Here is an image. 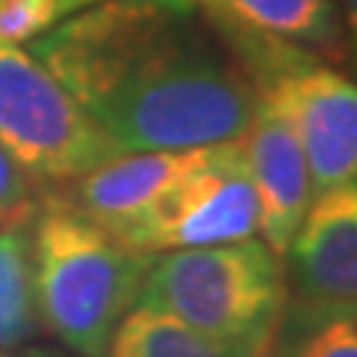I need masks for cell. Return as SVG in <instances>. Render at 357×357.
<instances>
[{
  "label": "cell",
  "instance_id": "obj_1",
  "mask_svg": "<svg viewBox=\"0 0 357 357\" xmlns=\"http://www.w3.org/2000/svg\"><path fill=\"white\" fill-rule=\"evenodd\" d=\"M191 0H98L30 51L126 152L241 140L256 96Z\"/></svg>",
  "mask_w": 357,
  "mask_h": 357
},
{
  "label": "cell",
  "instance_id": "obj_2",
  "mask_svg": "<svg viewBox=\"0 0 357 357\" xmlns=\"http://www.w3.org/2000/svg\"><path fill=\"white\" fill-rule=\"evenodd\" d=\"M137 304L236 357H271L289 312L286 268L262 238L152 253Z\"/></svg>",
  "mask_w": 357,
  "mask_h": 357
},
{
  "label": "cell",
  "instance_id": "obj_3",
  "mask_svg": "<svg viewBox=\"0 0 357 357\" xmlns=\"http://www.w3.org/2000/svg\"><path fill=\"white\" fill-rule=\"evenodd\" d=\"M149 253L86 218L66 197L33 215V283L39 321L77 357H102L137 304Z\"/></svg>",
  "mask_w": 357,
  "mask_h": 357
},
{
  "label": "cell",
  "instance_id": "obj_4",
  "mask_svg": "<svg viewBox=\"0 0 357 357\" xmlns=\"http://www.w3.org/2000/svg\"><path fill=\"white\" fill-rule=\"evenodd\" d=\"M218 27V24H215ZM241 60L256 102L271 107L292 134L312 176V188L357 178V81L295 42L253 30L218 27Z\"/></svg>",
  "mask_w": 357,
  "mask_h": 357
},
{
  "label": "cell",
  "instance_id": "obj_5",
  "mask_svg": "<svg viewBox=\"0 0 357 357\" xmlns=\"http://www.w3.org/2000/svg\"><path fill=\"white\" fill-rule=\"evenodd\" d=\"M0 146L42 182H75L126 152L24 45H0Z\"/></svg>",
  "mask_w": 357,
  "mask_h": 357
},
{
  "label": "cell",
  "instance_id": "obj_6",
  "mask_svg": "<svg viewBox=\"0 0 357 357\" xmlns=\"http://www.w3.org/2000/svg\"><path fill=\"white\" fill-rule=\"evenodd\" d=\"M259 232V203L241 140L203 146L199 161L164 194L149 218L128 236L140 253L211 248L253 238Z\"/></svg>",
  "mask_w": 357,
  "mask_h": 357
},
{
  "label": "cell",
  "instance_id": "obj_7",
  "mask_svg": "<svg viewBox=\"0 0 357 357\" xmlns=\"http://www.w3.org/2000/svg\"><path fill=\"white\" fill-rule=\"evenodd\" d=\"M283 256L298 307L357 304V178L312 194Z\"/></svg>",
  "mask_w": 357,
  "mask_h": 357
},
{
  "label": "cell",
  "instance_id": "obj_8",
  "mask_svg": "<svg viewBox=\"0 0 357 357\" xmlns=\"http://www.w3.org/2000/svg\"><path fill=\"white\" fill-rule=\"evenodd\" d=\"M199 155L203 146L122 152L119 158L69 182L72 191L66 199L86 218L102 223L107 232H114L119 241H128L164 194L199 161Z\"/></svg>",
  "mask_w": 357,
  "mask_h": 357
},
{
  "label": "cell",
  "instance_id": "obj_9",
  "mask_svg": "<svg viewBox=\"0 0 357 357\" xmlns=\"http://www.w3.org/2000/svg\"><path fill=\"white\" fill-rule=\"evenodd\" d=\"M241 146L259 203V236L283 259L316 194L304 149L292 128L262 102H256Z\"/></svg>",
  "mask_w": 357,
  "mask_h": 357
},
{
  "label": "cell",
  "instance_id": "obj_10",
  "mask_svg": "<svg viewBox=\"0 0 357 357\" xmlns=\"http://www.w3.org/2000/svg\"><path fill=\"white\" fill-rule=\"evenodd\" d=\"M69 15L98 0H66ZM211 24L253 30L310 48L325 57H342L345 36L333 0H191Z\"/></svg>",
  "mask_w": 357,
  "mask_h": 357
},
{
  "label": "cell",
  "instance_id": "obj_11",
  "mask_svg": "<svg viewBox=\"0 0 357 357\" xmlns=\"http://www.w3.org/2000/svg\"><path fill=\"white\" fill-rule=\"evenodd\" d=\"M39 328L33 283V211L0 220V351L15 349Z\"/></svg>",
  "mask_w": 357,
  "mask_h": 357
},
{
  "label": "cell",
  "instance_id": "obj_12",
  "mask_svg": "<svg viewBox=\"0 0 357 357\" xmlns=\"http://www.w3.org/2000/svg\"><path fill=\"white\" fill-rule=\"evenodd\" d=\"M102 357H236L164 312L134 304Z\"/></svg>",
  "mask_w": 357,
  "mask_h": 357
},
{
  "label": "cell",
  "instance_id": "obj_13",
  "mask_svg": "<svg viewBox=\"0 0 357 357\" xmlns=\"http://www.w3.org/2000/svg\"><path fill=\"white\" fill-rule=\"evenodd\" d=\"M271 357H357V304L286 312Z\"/></svg>",
  "mask_w": 357,
  "mask_h": 357
},
{
  "label": "cell",
  "instance_id": "obj_14",
  "mask_svg": "<svg viewBox=\"0 0 357 357\" xmlns=\"http://www.w3.org/2000/svg\"><path fill=\"white\" fill-rule=\"evenodd\" d=\"M30 194V176L21 170V164L0 146V220H6L9 215L27 203Z\"/></svg>",
  "mask_w": 357,
  "mask_h": 357
},
{
  "label": "cell",
  "instance_id": "obj_15",
  "mask_svg": "<svg viewBox=\"0 0 357 357\" xmlns=\"http://www.w3.org/2000/svg\"><path fill=\"white\" fill-rule=\"evenodd\" d=\"M342 3V36H345V54L357 66V0H340Z\"/></svg>",
  "mask_w": 357,
  "mask_h": 357
},
{
  "label": "cell",
  "instance_id": "obj_16",
  "mask_svg": "<svg viewBox=\"0 0 357 357\" xmlns=\"http://www.w3.org/2000/svg\"><path fill=\"white\" fill-rule=\"evenodd\" d=\"M0 357H45V354H39V351H24V354H9L6 349L0 351Z\"/></svg>",
  "mask_w": 357,
  "mask_h": 357
}]
</instances>
